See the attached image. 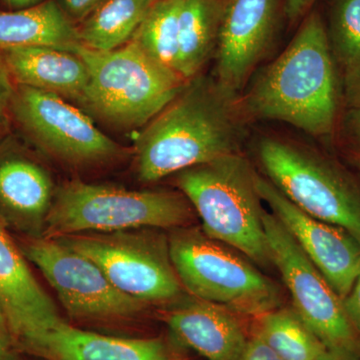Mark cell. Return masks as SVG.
Masks as SVG:
<instances>
[{"label": "cell", "mask_w": 360, "mask_h": 360, "mask_svg": "<svg viewBox=\"0 0 360 360\" xmlns=\"http://www.w3.org/2000/svg\"><path fill=\"white\" fill-rule=\"evenodd\" d=\"M236 97L198 75L135 139L139 179L155 182L239 153L243 117Z\"/></svg>", "instance_id": "1"}, {"label": "cell", "mask_w": 360, "mask_h": 360, "mask_svg": "<svg viewBox=\"0 0 360 360\" xmlns=\"http://www.w3.org/2000/svg\"><path fill=\"white\" fill-rule=\"evenodd\" d=\"M241 111L314 135L335 125L338 85L333 49L319 14L305 18L285 51L267 65L239 101Z\"/></svg>", "instance_id": "2"}, {"label": "cell", "mask_w": 360, "mask_h": 360, "mask_svg": "<svg viewBox=\"0 0 360 360\" xmlns=\"http://www.w3.org/2000/svg\"><path fill=\"white\" fill-rule=\"evenodd\" d=\"M257 174L239 153L175 174V184L200 217L210 238L243 253L260 266L272 264Z\"/></svg>", "instance_id": "3"}, {"label": "cell", "mask_w": 360, "mask_h": 360, "mask_svg": "<svg viewBox=\"0 0 360 360\" xmlns=\"http://www.w3.org/2000/svg\"><path fill=\"white\" fill-rule=\"evenodd\" d=\"M75 53L89 71L80 105L118 129L146 127L189 82L149 58L134 41L110 51L80 45Z\"/></svg>", "instance_id": "4"}, {"label": "cell", "mask_w": 360, "mask_h": 360, "mask_svg": "<svg viewBox=\"0 0 360 360\" xmlns=\"http://www.w3.org/2000/svg\"><path fill=\"white\" fill-rule=\"evenodd\" d=\"M195 210L181 193L130 191L71 180L56 187L44 238L191 225Z\"/></svg>", "instance_id": "5"}, {"label": "cell", "mask_w": 360, "mask_h": 360, "mask_svg": "<svg viewBox=\"0 0 360 360\" xmlns=\"http://www.w3.org/2000/svg\"><path fill=\"white\" fill-rule=\"evenodd\" d=\"M168 232L172 264L189 295L255 319L281 307V288L239 251L210 238L201 226Z\"/></svg>", "instance_id": "6"}, {"label": "cell", "mask_w": 360, "mask_h": 360, "mask_svg": "<svg viewBox=\"0 0 360 360\" xmlns=\"http://www.w3.org/2000/svg\"><path fill=\"white\" fill-rule=\"evenodd\" d=\"M258 158L267 179L310 217L347 231L360 245V187L321 153L283 139H262Z\"/></svg>", "instance_id": "7"}, {"label": "cell", "mask_w": 360, "mask_h": 360, "mask_svg": "<svg viewBox=\"0 0 360 360\" xmlns=\"http://www.w3.org/2000/svg\"><path fill=\"white\" fill-rule=\"evenodd\" d=\"M54 238L89 258L117 290L144 304L174 302L182 295L168 233L163 229L89 232Z\"/></svg>", "instance_id": "8"}, {"label": "cell", "mask_w": 360, "mask_h": 360, "mask_svg": "<svg viewBox=\"0 0 360 360\" xmlns=\"http://www.w3.org/2000/svg\"><path fill=\"white\" fill-rule=\"evenodd\" d=\"M9 120L33 146L71 167H101L127 155L89 115L51 92L15 84Z\"/></svg>", "instance_id": "9"}, {"label": "cell", "mask_w": 360, "mask_h": 360, "mask_svg": "<svg viewBox=\"0 0 360 360\" xmlns=\"http://www.w3.org/2000/svg\"><path fill=\"white\" fill-rule=\"evenodd\" d=\"M262 220L272 264L290 291L291 307L328 352L341 360H360V335L342 298L274 213L264 210Z\"/></svg>", "instance_id": "10"}, {"label": "cell", "mask_w": 360, "mask_h": 360, "mask_svg": "<svg viewBox=\"0 0 360 360\" xmlns=\"http://www.w3.org/2000/svg\"><path fill=\"white\" fill-rule=\"evenodd\" d=\"M30 264L41 271L70 317L78 321L134 319L144 303L110 283L96 264L54 238H16Z\"/></svg>", "instance_id": "11"}, {"label": "cell", "mask_w": 360, "mask_h": 360, "mask_svg": "<svg viewBox=\"0 0 360 360\" xmlns=\"http://www.w3.org/2000/svg\"><path fill=\"white\" fill-rule=\"evenodd\" d=\"M260 198L295 239L310 262L341 298H345L360 274V245L336 225L302 212L269 179L257 174Z\"/></svg>", "instance_id": "12"}, {"label": "cell", "mask_w": 360, "mask_h": 360, "mask_svg": "<svg viewBox=\"0 0 360 360\" xmlns=\"http://www.w3.org/2000/svg\"><path fill=\"white\" fill-rule=\"evenodd\" d=\"M56 191L32 149L13 134L0 141V224L18 238H44Z\"/></svg>", "instance_id": "13"}, {"label": "cell", "mask_w": 360, "mask_h": 360, "mask_svg": "<svg viewBox=\"0 0 360 360\" xmlns=\"http://www.w3.org/2000/svg\"><path fill=\"white\" fill-rule=\"evenodd\" d=\"M278 0H225L217 47V82L236 97L269 49Z\"/></svg>", "instance_id": "14"}, {"label": "cell", "mask_w": 360, "mask_h": 360, "mask_svg": "<svg viewBox=\"0 0 360 360\" xmlns=\"http://www.w3.org/2000/svg\"><path fill=\"white\" fill-rule=\"evenodd\" d=\"M28 264L16 239L0 224V309L20 352L63 319Z\"/></svg>", "instance_id": "15"}, {"label": "cell", "mask_w": 360, "mask_h": 360, "mask_svg": "<svg viewBox=\"0 0 360 360\" xmlns=\"http://www.w3.org/2000/svg\"><path fill=\"white\" fill-rule=\"evenodd\" d=\"M21 352L46 360H175L167 341L99 335L61 319L30 340Z\"/></svg>", "instance_id": "16"}, {"label": "cell", "mask_w": 360, "mask_h": 360, "mask_svg": "<svg viewBox=\"0 0 360 360\" xmlns=\"http://www.w3.org/2000/svg\"><path fill=\"white\" fill-rule=\"evenodd\" d=\"M239 317L221 305L191 296L167 310L163 321L177 342L206 360H234L248 338Z\"/></svg>", "instance_id": "17"}, {"label": "cell", "mask_w": 360, "mask_h": 360, "mask_svg": "<svg viewBox=\"0 0 360 360\" xmlns=\"http://www.w3.org/2000/svg\"><path fill=\"white\" fill-rule=\"evenodd\" d=\"M13 82L51 92L80 103L89 82L78 54L49 46L18 47L0 52Z\"/></svg>", "instance_id": "18"}, {"label": "cell", "mask_w": 360, "mask_h": 360, "mask_svg": "<svg viewBox=\"0 0 360 360\" xmlns=\"http://www.w3.org/2000/svg\"><path fill=\"white\" fill-rule=\"evenodd\" d=\"M80 45L77 25L68 20L56 0L21 11L0 9V52L30 46L75 52Z\"/></svg>", "instance_id": "19"}, {"label": "cell", "mask_w": 360, "mask_h": 360, "mask_svg": "<svg viewBox=\"0 0 360 360\" xmlns=\"http://www.w3.org/2000/svg\"><path fill=\"white\" fill-rule=\"evenodd\" d=\"M225 0H182L179 15V73L191 80L200 75L217 51Z\"/></svg>", "instance_id": "20"}, {"label": "cell", "mask_w": 360, "mask_h": 360, "mask_svg": "<svg viewBox=\"0 0 360 360\" xmlns=\"http://www.w3.org/2000/svg\"><path fill=\"white\" fill-rule=\"evenodd\" d=\"M153 0H103L77 25L80 44L96 51L120 49L134 39Z\"/></svg>", "instance_id": "21"}, {"label": "cell", "mask_w": 360, "mask_h": 360, "mask_svg": "<svg viewBox=\"0 0 360 360\" xmlns=\"http://www.w3.org/2000/svg\"><path fill=\"white\" fill-rule=\"evenodd\" d=\"M255 319L253 333L283 360H315L328 352L292 307H278Z\"/></svg>", "instance_id": "22"}, {"label": "cell", "mask_w": 360, "mask_h": 360, "mask_svg": "<svg viewBox=\"0 0 360 360\" xmlns=\"http://www.w3.org/2000/svg\"><path fill=\"white\" fill-rule=\"evenodd\" d=\"M182 0L153 2L142 21L134 41L149 58L179 73V15Z\"/></svg>", "instance_id": "23"}, {"label": "cell", "mask_w": 360, "mask_h": 360, "mask_svg": "<svg viewBox=\"0 0 360 360\" xmlns=\"http://www.w3.org/2000/svg\"><path fill=\"white\" fill-rule=\"evenodd\" d=\"M336 58L354 82L360 73V0H338L331 25Z\"/></svg>", "instance_id": "24"}, {"label": "cell", "mask_w": 360, "mask_h": 360, "mask_svg": "<svg viewBox=\"0 0 360 360\" xmlns=\"http://www.w3.org/2000/svg\"><path fill=\"white\" fill-rule=\"evenodd\" d=\"M234 360H283L257 333L248 338L243 349Z\"/></svg>", "instance_id": "25"}, {"label": "cell", "mask_w": 360, "mask_h": 360, "mask_svg": "<svg viewBox=\"0 0 360 360\" xmlns=\"http://www.w3.org/2000/svg\"><path fill=\"white\" fill-rule=\"evenodd\" d=\"M15 84L9 75L0 54V129L9 120V110L13 101Z\"/></svg>", "instance_id": "26"}, {"label": "cell", "mask_w": 360, "mask_h": 360, "mask_svg": "<svg viewBox=\"0 0 360 360\" xmlns=\"http://www.w3.org/2000/svg\"><path fill=\"white\" fill-rule=\"evenodd\" d=\"M63 13L75 25H79L103 0H56Z\"/></svg>", "instance_id": "27"}, {"label": "cell", "mask_w": 360, "mask_h": 360, "mask_svg": "<svg viewBox=\"0 0 360 360\" xmlns=\"http://www.w3.org/2000/svg\"><path fill=\"white\" fill-rule=\"evenodd\" d=\"M345 310L360 335V274L347 297L343 298Z\"/></svg>", "instance_id": "28"}, {"label": "cell", "mask_w": 360, "mask_h": 360, "mask_svg": "<svg viewBox=\"0 0 360 360\" xmlns=\"http://www.w3.org/2000/svg\"><path fill=\"white\" fill-rule=\"evenodd\" d=\"M315 0H285L286 15L291 20H297L309 11Z\"/></svg>", "instance_id": "29"}, {"label": "cell", "mask_w": 360, "mask_h": 360, "mask_svg": "<svg viewBox=\"0 0 360 360\" xmlns=\"http://www.w3.org/2000/svg\"><path fill=\"white\" fill-rule=\"evenodd\" d=\"M18 352L8 331L0 329V360H18Z\"/></svg>", "instance_id": "30"}, {"label": "cell", "mask_w": 360, "mask_h": 360, "mask_svg": "<svg viewBox=\"0 0 360 360\" xmlns=\"http://www.w3.org/2000/svg\"><path fill=\"white\" fill-rule=\"evenodd\" d=\"M46 0H0V9L4 11H21L39 6Z\"/></svg>", "instance_id": "31"}, {"label": "cell", "mask_w": 360, "mask_h": 360, "mask_svg": "<svg viewBox=\"0 0 360 360\" xmlns=\"http://www.w3.org/2000/svg\"><path fill=\"white\" fill-rule=\"evenodd\" d=\"M352 125L354 127L355 134L360 139V108L352 113Z\"/></svg>", "instance_id": "32"}, {"label": "cell", "mask_w": 360, "mask_h": 360, "mask_svg": "<svg viewBox=\"0 0 360 360\" xmlns=\"http://www.w3.org/2000/svg\"><path fill=\"white\" fill-rule=\"evenodd\" d=\"M0 329H1V330L8 331V328H7L6 317H4V312H2L1 309H0Z\"/></svg>", "instance_id": "33"}, {"label": "cell", "mask_w": 360, "mask_h": 360, "mask_svg": "<svg viewBox=\"0 0 360 360\" xmlns=\"http://www.w3.org/2000/svg\"><path fill=\"white\" fill-rule=\"evenodd\" d=\"M315 360H341L336 357L335 355L330 354L329 352H326V354H322L321 356H319V359Z\"/></svg>", "instance_id": "34"}, {"label": "cell", "mask_w": 360, "mask_h": 360, "mask_svg": "<svg viewBox=\"0 0 360 360\" xmlns=\"http://www.w3.org/2000/svg\"><path fill=\"white\" fill-rule=\"evenodd\" d=\"M354 160L355 165H356L357 167H359L360 169V153H356V155H354Z\"/></svg>", "instance_id": "35"}, {"label": "cell", "mask_w": 360, "mask_h": 360, "mask_svg": "<svg viewBox=\"0 0 360 360\" xmlns=\"http://www.w3.org/2000/svg\"><path fill=\"white\" fill-rule=\"evenodd\" d=\"M359 78H360V73H359V77H356V79H359ZM356 79H355V80H356ZM355 80H354V82H355Z\"/></svg>", "instance_id": "36"}, {"label": "cell", "mask_w": 360, "mask_h": 360, "mask_svg": "<svg viewBox=\"0 0 360 360\" xmlns=\"http://www.w3.org/2000/svg\"><path fill=\"white\" fill-rule=\"evenodd\" d=\"M153 2L158 1V0H153Z\"/></svg>", "instance_id": "37"}]
</instances>
